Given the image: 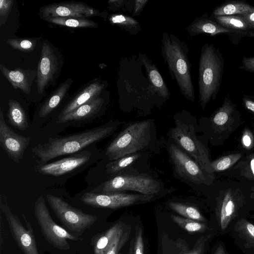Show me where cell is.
Returning <instances> with one entry per match:
<instances>
[{"label": "cell", "instance_id": "6da1fadb", "mask_svg": "<svg viewBox=\"0 0 254 254\" xmlns=\"http://www.w3.org/2000/svg\"><path fill=\"white\" fill-rule=\"evenodd\" d=\"M121 123L110 122L101 126L77 133L60 137L50 138L48 141L32 148V152L42 163L60 156L80 152L85 147L106 138L111 135Z\"/></svg>", "mask_w": 254, "mask_h": 254}, {"label": "cell", "instance_id": "7a4b0ae2", "mask_svg": "<svg viewBox=\"0 0 254 254\" xmlns=\"http://www.w3.org/2000/svg\"><path fill=\"white\" fill-rule=\"evenodd\" d=\"M161 53L172 79L183 95L193 102L194 90L191 74L189 48L175 35L163 32L161 36Z\"/></svg>", "mask_w": 254, "mask_h": 254}, {"label": "cell", "instance_id": "3957f363", "mask_svg": "<svg viewBox=\"0 0 254 254\" xmlns=\"http://www.w3.org/2000/svg\"><path fill=\"white\" fill-rule=\"evenodd\" d=\"M224 65L219 49L212 44H204L199 60L198 80L199 101L203 110L211 100L215 99L219 92Z\"/></svg>", "mask_w": 254, "mask_h": 254}, {"label": "cell", "instance_id": "277c9868", "mask_svg": "<svg viewBox=\"0 0 254 254\" xmlns=\"http://www.w3.org/2000/svg\"><path fill=\"white\" fill-rule=\"evenodd\" d=\"M174 119L175 125L169 132L171 140L213 177L208 152L196 135L193 117L182 111L176 114Z\"/></svg>", "mask_w": 254, "mask_h": 254}, {"label": "cell", "instance_id": "5b68a950", "mask_svg": "<svg viewBox=\"0 0 254 254\" xmlns=\"http://www.w3.org/2000/svg\"><path fill=\"white\" fill-rule=\"evenodd\" d=\"M152 127L151 120L127 125L106 148L105 155L108 160H115L144 149L152 141Z\"/></svg>", "mask_w": 254, "mask_h": 254}, {"label": "cell", "instance_id": "8992f818", "mask_svg": "<svg viewBox=\"0 0 254 254\" xmlns=\"http://www.w3.org/2000/svg\"><path fill=\"white\" fill-rule=\"evenodd\" d=\"M121 172L101 184L92 192L109 194L131 190L140 194L156 195L162 190L160 183L147 174Z\"/></svg>", "mask_w": 254, "mask_h": 254}, {"label": "cell", "instance_id": "52a82bcc", "mask_svg": "<svg viewBox=\"0 0 254 254\" xmlns=\"http://www.w3.org/2000/svg\"><path fill=\"white\" fill-rule=\"evenodd\" d=\"M34 213L44 238L55 248L67 251L70 249L67 240H83L71 235L53 221L42 196H40L35 202Z\"/></svg>", "mask_w": 254, "mask_h": 254}, {"label": "cell", "instance_id": "ba28073f", "mask_svg": "<svg viewBox=\"0 0 254 254\" xmlns=\"http://www.w3.org/2000/svg\"><path fill=\"white\" fill-rule=\"evenodd\" d=\"M48 203L63 225L75 234H82L97 220V217L73 207L58 196L47 194Z\"/></svg>", "mask_w": 254, "mask_h": 254}, {"label": "cell", "instance_id": "9c48e42d", "mask_svg": "<svg viewBox=\"0 0 254 254\" xmlns=\"http://www.w3.org/2000/svg\"><path fill=\"white\" fill-rule=\"evenodd\" d=\"M167 148L170 159L179 176L196 184L208 185L210 183V180L213 177L175 143L170 142Z\"/></svg>", "mask_w": 254, "mask_h": 254}, {"label": "cell", "instance_id": "30bf717a", "mask_svg": "<svg viewBox=\"0 0 254 254\" xmlns=\"http://www.w3.org/2000/svg\"><path fill=\"white\" fill-rule=\"evenodd\" d=\"M156 195L127 193L119 192L109 194H99L93 192L84 193L81 198L85 204L95 207L112 209L130 206L138 203L152 200Z\"/></svg>", "mask_w": 254, "mask_h": 254}, {"label": "cell", "instance_id": "8fae6325", "mask_svg": "<svg viewBox=\"0 0 254 254\" xmlns=\"http://www.w3.org/2000/svg\"><path fill=\"white\" fill-rule=\"evenodd\" d=\"M0 209L6 218L13 238L24 254H39L32 228L25 215L23 214L22 217L27 229L9 206L2 200L0 203Z\"/></svg>", "mask_w": 254, "mask_h": 254}, {"label": "cell", "instance_id": "7c38bea8", "mask_svg": "<svg viewBox=\"0 0 254 254\" xmlns=\"http://www.w3.org/2000/svg\"><path fill=\"white\" fill-rule=\"evenodd\" d=\"M39 16L42 19L50 17H77L87 18L94 16L106 18L107 13L81 2L65 1L53 3L41 7Z\"/></svg>", "mask_w": 254, "mask_h": 254}, {"label": "cell", "instance_id": "4fadbf2b", "mask_svg": "<svg viewBox=\"0 0 254 254\" xmlns=\"http://www.w3.org/2000/svg\"><path fill=\"white\" fill-rule=\"evenodd\" d=\"M54 47L47 41L42 44L41 53L36 71V84L40 94L56 78L61 67L59 57Z\"/></svg>", "mask_w": 254, "mask_h": 254}, {"label": "cell", "instance_id": "5bb4252c", "mask_svg": "<svg viewBox=\"0 0 254 254\" xmlns=\"http://www.w3.org/2000/svg\"><path fill=\"white\" fill-rule=\"evenodd\" d=\"M30 140V137L14 131L5 123L3 112L0 110V146L15 163L19 164L23 159Z\"/></svg>", "mask_w": 254, "mask_h": 254}, {"label": "cell", "instance_id": "9a60e30c", "mask_svg": "<svg viewBox=\"0 0 254 254\" xmlns=\"http://www.w3.org/2000/svg\"><path fill=\"white\" fill-rule=\"evenodd\" d=\"M186 29L191 36L207 34L215 36L220 34H226L234 44H237L246 35L225 28L215 21L207 14L196 18Z\"/></svg>", "mask_w": 254, "mask_h": 254}, {"label": "cell", "instance_id": "2e32d148", "mask_svg": "<svg viewBox=\"0 0 254 254\" xmlns=\"http://www.w3.org/2000/svg\"><path fill=\"white\" fill-rule=\"evenodd\" d=\"M91 155V153L88 151H81L68 157L39 165L37 169L43 175L61 176L82 166L88 161Z\"/></svg>", "mask_w": 254, "mask_h": 254}, {"label": "cell", "instance_id": "e0dca14e", "mask_svg": "<svg viewBox=\"0 0 254 254\" xmlns=\"http://www.w3.org/2000/svg\"><path fill=\"white\" fill-rule=\"evenodd\" d=\"M105 82L94 79L87 84L72 98L60 114L59 117L65 115L89 101L99 96L105 88Z\"/></svg>", "mask_w": 254, "mask_h": 254}, {"label": "cell", "instance_id": "ac0fdd59", "mask_svg": "<svg viewBox=\"0 0 254 254\" xmlns=\"http://www.w3.org/2000/svg\"><path fill=\"white\" fill-rule=\"evenodd\" d=\"M0 70L4 77L14 89H19L26 94H29L36 73L35 70L20 68L11 70L2 64H0Z\"/></svg>", "mask_w": 254, "mask_h": 254}, {"label": "cell", "instance_id": "d6986e66", "mask_svg": "<svg viewBox=\"0 0 254 254\" xmlns=\"http://www.w3.org/2000/svg\"><path fill=\"white\" fill-rule=\"evenodd\" d=\"M236 114H238V111L235 105L227 94L223 105L215 112L211 119L213 129L218 133L225 131L233 123Z\"/></svg>", "mask_w": 254, "mask_h": 254}, {"label": "cell", "instance_id": "ffe728a7", "mask_svg": "<svg viewBox=\"0 0 254 254\" xmlns=\"http://www.w3.org/2000/svg\"><path fill=\"white\" fill-rule=\"evenodd\" d=\"M237 203L230 189L226 190L217 203L216 216L222 231L225 230L233 219L237 211Z\"/></svg>", "mask_w": 254, "mask_h": 254}, {"label": "cell", "instance_id": "44dd1931", "mask_svg": "<svg viewBox=\"0 0 254 254\" xmlns=\"http://www.w3.org/2000/svg\"><path fill=\"white\" fill-rule=\"evenodd\" d=\"M104 104V99L98 96L79 106L72 112L58 117L57 122L64 123L87 119L96 114Z\"/></svg>", "mask_w": 254, "mask_h": 254}, {"label": "cell", "instance_id": "7402d4cb", "mask_svg": "<svg viewBox=\"0 0 254 254\" xmlns=\"http://www.w3.org/2000/svg\"><path fill=\"white\" fill-rule=\"evenodd\" d=\"M139 55L153 89L160 97L168 99L170 93L157 67L146 55Z\"/></svg>", "mask_w": 254, "mask_h": 254}, {"label": "cell", "instance_id": "603a6c76", "mask_svg": "<svg viewBox=\"0 0 254 254\" xmlns=\"http://www.w3.org/2000/svg\"><path fill=\"white\" fill-rule=\"evenodd\" d=\"M222 26L234 30L247 36L254 37V31L241 15L226 16H210Z\"/></svg>", "mask_w": 254, "mask_h": 254}, {"label": "cell", "instance_id": "cb8c5ba5", "mask_svg": "<svg viewBox=\"0 0 254 254\" xmlns=\"http://www.w3.org/2000/svg\"><path fill=\"white\" fill-rule=\"evenodd\" d=\"M72 82L71 78H68L59 86L42 106L39 111L40 117H46L60 104L67 93Z\"/></svg>", "mask_w": 254, "mask_h": 254}, {"label": "cell", "instance_id": "d4e9b609", "mask_svg": "<svg viewBox=\"0 0 254 254\" xmlns=\"http://www.w3.org/2000/svg\"><path fill=\"white\" fill-rule=\"evenodd\" d=\"M254 11V7L243 1H225L215 7L211 16L242 15Z\"/></svg>", "mask_w": 254, "mask_h": 254}, {"label": "cell", "instance_id": "484cf974", "mask_svg": "<svg viewBox=\"0 0 254 254\" xmlns=\"http://www.w3.org/2000/svg\"><path fill=\"white\" fill-rule=\"evenodd\" d=\"M8 105L7 117L8 122L19 130H26L28 127V119L20 104L17 100L9 99Z\"/></svg>", "mask_w": 254, "mask_h": 254}, {"label": "cell", "instance_id": "4316f807", "mask_svg": "<svg viewBox=\"0 0 254 254\" xmlns=\"http://www.w3.org/2000/svg\"><path fill=\"white\" fill-rule=\"evenodd\" d=\"M51 23L70 28H96L98 24L88 18L77 17H50L43 19Z\"/></svg>", "mask_w": 254, "mask_h": 254}, {"label": "cell", "instance_id": "83f0119b", "mask_svg": "<svg viewBox=\"0 0 254 254\" xmlns=\"http://www.w3.org/2000/svg\"><path fill=\"white\" fill-rule=\"evenodd\" d=\"M123 224L122 222L116 223L95 240L93 244L95 254H104L119 229Z\"/></svg>", "mask_w": 254, "mask_h": 254}, {"label": "cell", "instance_id": "f1b7e54d", "mask_svg": "<svg viewBox=\"0 0 254 254\" xmlns=\"http://www.w3.org/2000/svg\"><path fill=\"white\" fill-rule=\"evenodd\" d=\"M109 20L112 24L117 25L132 35H136L141 30L138 21L127 15L112 14L109 17Z\"/></svg>", "mask_w": 254, "mask_h": 254}, {"label": "cell", "instance_id": "f546056e", "mask_svg": "<svg viewBox=\"0 0 254 254\" xmlns=\"http://www.w3.org/2000/svg\"><path fill=\"white\" fill-rule=\"evenodd\" d=\"M140 155V153L137 152L110 161L106 165L107 173L112 175H117L134 163Z\"/></svg>", "mask_w": 254, "mask_h": 254}, {"label": "cell", "instance_id": "4dcf8cb0", "mask_svg": "<svg viewBox=\"0 0 254 254\" xmlns=\"http://www.w3.org/2000/svg\"><path fill=\"white\" fill-rule=\"evenodd\" d=\"M169 207L173 211L185 218L204 222L205 218L195 207L178 202H170Z\"/></svg>", "mask_w": 254, "mask_h": 254}, {"label": "cell", "instance_id": "1f68e13d", "mask_svg": "<svg viewBox=\"0 0 254 254\" xmlns=\"http://www.w3.org/2000/svg\"><path fill=\"white\" fill-rule=\"evenodd\" d=\"M235 230L245 241L246 247L254 249V225L244 218H241L235 224Z\"/></svg>", "mask_w": 254, "mask_h": 254}, {"label": "cell", "instance_id": "d6a6232c", "mask_svg": "<svg viewBox=\"0 0 254 254\" xmlns=\"http://www.w3.org/2000/svg\"><path fill=\"white\" fill-rule=\"evenodd\" d=\"M130 230V227L125 226V224H124L119 229L104 254H118L119 252L127 241Z\"/></svg>", "mask_w": 254, "mask_h": 254}, {"label": "cell", "instance_id": "836d02e7", "mask_svg": "<svg viewBox=\"0 0 254 254\" xmlns=\"http://www.w3.org/2000/svg\"><path fill=\"white\" fill-rule=\"evenodd\" d=\"M171 217L178 226L189 232H202L207 228L206 225L202 222L183 218L176 215H171Z\"/></svg>", "mask_w": 254, "mask_h": 254}, {"label": "cell", "instance_id": "e575fe53", "mask_svg": "<svg viewBox=\"0 0 254 254\" xmlns=\"http://www.w3.org/2000/svg\"><path fill=\"white\" fill-rule=\"evenodd\" d=\"M242 157L239 153L229 154L211 162L210 168L212 173L228 169L234 165Z\"/></svg>", "mask_w": 254, "mask_h": 254}, {"label": "cell", "instance_id": "d590c367", "mask_svg": "<svg viewBox=\"0 0 254 254\" xmlns=\"http://www.w3.org/2000/svg\"><path fill=\"white\" fill-rule=\"evenodd\" d=\"M6 43L13 49L27 53L34 50L37 41L34 38L8 39Z\"/></svg>", "mask_w": 254, "mask_h": 254}, {"label": "cell", "instance_id": "8d00e7d4", "mask_svg": "<svg viewBox=\"0 0 254 254\" xmlns=\"http://www.w3.org/2000/svg\"><path fill=\"white\" fill-rule=\"evenodd\" d=\"M13 0H0V26L5 25L13 4Z\"/></svg>", "mask_w": 254, "mask_h": 254}, {"label": "cell", "instance_id": "74e56055", "mask_svg": "<svg viewBox=\"0 0 254 254\" xmlns=\"http://www.w3.org/2000/svg\"><path fill=\"white\" fill-rule=\"evenodd\" d=\"M133 254H144V244L141 228L137 225L135 228Z\"/></svg>", "mask_w": 254, "mask_h": 254}, {"label": "cell", "instance_id": "f35d334b", "mask_svg": "<svg viewBox=\"0 0 254 254\" xmlns=\"http://www.w3.org/2000/svg\"><path fill=\"white\" fill-rule=\"evenodd\" d=\"M209 237L210 235L201 237L196 242L192 250L180 254H203L206 242Z\"/></svg>", "mask_w": 254, "mask_h": 254}, {"label": "cell", "instance_id": "ab89813d", "mask_svg": "<svg viewBox=\"0 0 254 254\" xmlns=\"http://www.w3.org/2000/svg\"><path fill=\"white\" fill-rule=\"evenodd\" d=\"M245 162L242 173L250 179L254 180V155L249 156Z\"/></svg>", "mask_w": 254, "mask_h": 254}, {"label": "cell", "instance_id": "60d3db41", "mask_svg": "<svg viewBox=\"0 0 254 254\" xmlns=\"http://www.w3.org/2000/svg\"><path fill=\"white\" fill-rule=\"evenodd\" d=\"M242 144L246 149H251L254 145V137L249 129H246L242 136Z\"/></svg>", "mask_w": 254, "mask_h": 254}, {"label": "cell", "instance_id": "b9f144b4", "mask_svg": "<svg viewBox=\"0 0 254 254\" xmlns=\"http://www.w3.org/2000/svg\"><path fill=\"white\" fill-rule=\"evenodd\" d=\"M239 68L254 73V56L251 57H243Z\"/></svg>", "mask_w": 254, "mask_h": 254}, {"label": "cell", "instance_id": "7bdbcfd3", "mask_svg": "<svg viewBox=\"0 0 254 254\" xmlns=\"http://www.w3.org/2000/svg\"><path fill=\"white\" fill-rule=\"evenodd\" d=\"M148 2L147 0H134V6L133 7L132 15L134 16H138L143 8L144 7L146 3Z\"/></svg>", "mask_w": 254, "mask_h": 254}, {"label": "cell", "instance_id": "ee69618b", "mask_svg": "<svg viewBox=\"0 0 254 254\" xmlns=\"http://www.w3.org/2000/svg\"><path fill=\"white\" fill-rule=\"evenodd\" d=\"M242 100L245 108L254 113V96L245 95L243 97Z\"/></svg>", "mask_w": 254, "mask_h": 254}, {"label": "cell", "instance_id": "f6af8a7d", "mask_svg": "<svg viewBox=\"0 0 254 254\" xmlns=\"http://www.w3.org/2000/svg\"><path fill=\"white\" fill-rule=\"evenodd\" d=\"M127 1L120 0H110L108 1L109 9L111 10H118L121 8Z\"/></svg>", "mask_w": 254, "mask_h": 254}, {"label": "cell", "instance_id": "bcb514c9", "mask_svg": "<svg viewBox=\"0 0 254 254\" xmlns=\"http://www.w3.org/2000/svg\"><path fill=\"white\" fill-rule=\"evenodd\" d=\"M254 31V11L241 15Z\"/></svg>", "mask_w": 254, "mask_h": 254}, {"label": "cell", "instance_id": "7dc6e473", "mask_svg": "<svg viewBox=\"0 0 254 254\" xmlns=\"http://www.w3.org/2000/svg\"><path fill=\"white\" fill-rule=\"evenodd\" d=\"M214 254H226L223 247L222 246L218 247Z\"/></svg>", "mask_w": 254, "mask_h": 254}, {"label": "cell", "instance_id": "c3c4849f", "mask_svg": "<svg viewBox=\"0 0 254 254\" xmlns=\"http://www.w3.org/2000/svg\"><path fill=\"white\" fill-rule=\"evenodd\" d=\"M133 244H134V238H132L130 243L129 251L127 254H133Z\"/></svg>", "mask_w": 254, "mask_h": 254}, {"label": "cell", "instance_id": "681fc988", "mask_svg": "<svg viewBox=\"0 0 254 254\" xmlns=\"http://www.w3.org/2000/svg\"><path fill=\"white\" fill-rule=\"evenodd\" d=\"M253 197L254 198V192L253 193Z\"/></svg>", "mask_w": 254, "mask_h": 254}]
</instances>
